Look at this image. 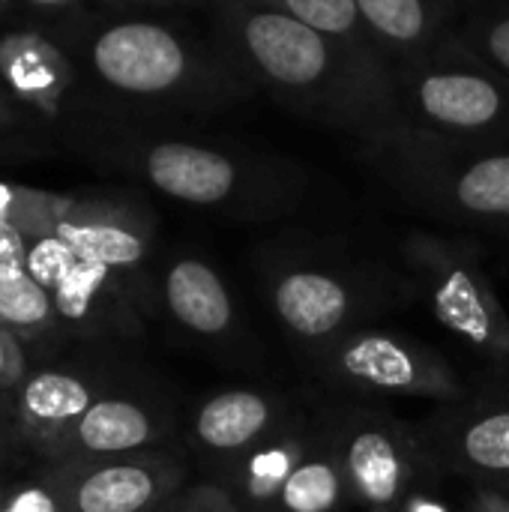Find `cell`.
Returning a JSON list of instances; mask_svg holds the SVG:
<instances>
[{"label": "cell", "instance_id": "1", "mask_svg": "<svg viewBox=\"0 0 509 512\" xmlns=\"http://www.w3.org/2000/svg\"><path fill=\"white\" fill-rule=\"evenodd\" d=\"M213 36L255 93L357 144L399 123L393 66L258 0H213Z\"/></svg>", "mask_w": 509, "mask_h": 512}, {"label": "cell", "instance_id": "2", "mask_svg": "<svg viewBox=\"0 0 509 512\" xmlns=\"http://www.w3.org/2000/svg\"><path fill=\"white\" fill-rule=\"evenodd\" d=\"M87 63L111 96L159 117L204 120L255 96L216 36L159 18L102 24L87 42Z\"/></svg>", "mask_w": 509, "mask_h": 512}, {"label": "cell", "instance_id": "3", "mask_svg": "<svg viewBox=\"0 0 509 512\" xmlns=\"http://www.w3.org/2000/svg\"><path fill=\"white\" fill-rule=\"evenodd\" d=\"M120 159L156 192L237 222L285 219L309 195V174L294 159L237 141L132 138L120 147Z\"/></svg>", "mask_w": 509, "mask_h": 512}, {"label": "cell", "instance_id": "4", "mask_svg": "<svg viewBox=\"0 0 509 512\" xmlns=\"http://www.w3.org/2000/svg\"><path fill=\"white\" fill-rule=\"evenodd\" d=\"M360 153L423 216L509 237V147L444 141L396 123L363 141Z\"/></svg>", "mask_w": 509, "mask_h": 512}, {"label": "cell", "instance_id": "5", "mask_svg": "<svg viewBox=\"0 0 509 512\" xmlns=\"http://www.w3.org/2000/svg\"><path fill=\"white\" fill-rule=\"evenodd\" d=\"M261 285L285 336L312 357L393 306L390 282L378 267L321 243L270 246Z\"/></svg>", "mask_w": 509, "mask_h": 512}, {"label": "cell", "instance_id": "6", "mask_svg": "<svg viewBox=\"0 0 509 512\" xmlns=\"http://www.w3.org/2000/svg\"><path fill=\"white\" fill-rule=\"evenodd\" d=\"M393 87L402 126L459 144L509 147V75L453 33L393 63Z\"/></svg>", "mask_w": 509, "mask_h": 512}, {"label": "cell", "instance_id": "7", "mask_svg": "<svg viewBox=\"0 0 509 512\" xmlns=\"http://www.w3.org/2000/svg\"><path fill=\"white\" fill-rule=\"evenodd\" d=\"M399 255L435 321L498 372H509V315L483 267L480 243L474 237L408 231Z\"/></svg>", "mask_w": 509, "mask_h": 512}, {"label": "cell", "instance_id": "8", "mask_svg": "<svg viewBox=\"0 0 509 512\" xmlns=\"http://www.w3.org/2000/svg\"><path fill=\"white\" fill-rule=\"evenodd\" d=\"M315 375L336 390L372 396H411L447 405L471 387L432 345L381 327H357L312 357Z\"/></svg>", "mask_w": 509, "mask_h": 512}, {"label": "cell", "instance_id": "9", "mask_svg": "<svg viewBox=\"0 0 509 512\" xmlns=\"http://www.w3.org/2000/svg\"><path fill=\"white\" fill-rule=\"evenodd\" d=\"M324 420L357 507L399 512L423 477L435 471L417 429L387 411L351 405L327 411Z\"/></svg>", "mask_w": 509, "mask_h": 512}, {"label": "cell", "instance_id": "10", "mask_svg": "<svg viewBox=\"0 0 509 512\" xmlns=\"http://www.w3.org/2000/svg\"><path fill=\"white\" fill-rule=\"evenodd\" d=\"M27 270L48 291L57 321L78 333H132L147 303L141 276L78 258L57 234L27 240Z\"/></svg>", "mask_w": 509, "mask_h": 512}, {"label": "cell", "instance_id": "11", "mask_svg": "<svg viewBox=\"0 0 509 512\" xmlns=\"http://www.w3.org/2000/svg\"><path fill=\"white\" fill-rule=\"evenodd\" d=\"M414 429L435 471L474 489L509 492V384L468 390L432 408Z\"/></svg>", "mask_w": 509, "mask_h": 512}, {"label": "cell", "instance_id": "12", "mask_svg": "<svg viewBox=\"0 0 509 512\" xmlns=\"http://www.w3.org/2000/svg\"><path fill=\"white\" fill-rule=\"evenodd\" d=\"M54 465L66 480L69 512H159L189 486L186 465L159 450Z\"/></svg>", "mask_w": 509, "mask_h": 512}, {"label": "cell", "instance_id": "13", "mask_svg": "<svg viewBox=\"0 0 509 512\" xmlns=\"http://www.w3.org/2000/svg\"><path fill=\"white\" fill-rule=\"evenodd\" d=\"M297 414L300 411H294V405L276 390H216L192 411V447L222 477L261 444L276 438Z\"/></svg>", "mask_w": 509, "mask_h": 512}, {"label": "cell", "instance_id": "14", "mask_svg": "<svg viewBox=\"0 0 509 512\" xmlns=\"http://www.w3.org/2000/svg\"><path fill=\"white\" fill-rule=\"evenodd\" d=\"M54 234L84 261L141 276L153 252V216L123 198H66Z\"/></svg>", "mask_w": 509, "mask_h": 512}, {"label": "cell", "instance_id": "15", "mask_svg": "<svg viewBox=\"0 0 509 512\" xmlns=\"http://www.w3.org/2000/svg\"><path fill=\"white\" fill-rule=\"evenodd\" d=\"M171 420L141 399L99 396L66 432L36 447L48 462H81L141 453L168 435Z\"/></svg>", "mask_w": 509, "mask_h": 512}, {"label": "cell", "instance_id": "16", "mask_svg": "<svg viewBox=\"0 0 509 512\" xmlns=\"http://www.w3.org/2000/svg\"><path fill=\"white\" fill-rule=\"evenodd\" d=\"M162 300L171 318L201 342L240 348L243 318L222 273L201 255H180L162 276Z\"/></svg>", "mask_w": 509, "mask_h": 512}, {"label": "cell", "instance_id": "17", "mask_svg": "<svg viewBox=\"0 0 509 512\" xmlns=\"http://www.w3.org/2000/svg\"><path fill=\"white\" fill-rule=\"evenodd\" d=\"M0 81L24 105L57 117L75 84L72 57L36 30H9L0 36Z\"/></svg>", "mask_w": 509, "mask_h": 512}, {"label": "cell", "instance_id": "18", "mask_svg": "<svg viewBox=\"0 0 509 512\" xmlns=\"http://www.w3.org/2000/svg\"><path fill=\"white\" fill-rule=\"evenodd\" d=\"M390 66L447 36L480 0H357Z\"/></svg>", "mask_w": 509, "mask_h": 512}, {"label": "cell", "instance_id": "19", "mask_svg": "<svg viewBox=\"0 0 509 512\" xmlns=\"http://www.w3.org/2000/svg\"><path fill=\"white\" fill-rule=\"evenodd\" d=\"M348 507H357V501L327 420L318 417L297 468L264 512H345Z\"/></svg>", "mask_w": 509, "mask_h": 512}, {"label": "cell", "instance_id": "20", "mask_svg": "<svg viewBox=\"0 0 509 512\" xmlns=\"http://www.w3.org/2000/svg\"><path fill=\"white\" fill-rule=\"evenodd\" d=\"M96 399V387L72 372H33L18 384L15 426L33 447H42L66 432Z\"/></svg>", "mask_w": 509, "mask_h": 512}, {"label": "cell", "instance_id": "21", "mask_svg": "<svg viewBox=\"0 0 509 512\" xmlns=\"http://www.w3.org/2000/svg\"><path fill=\"white\" fill-rule=\"evenodd\" d=\"M309 432L312 420L297 414L276 438H270L243 462H237L228 474H222L219 486L237 501L243 512H264L297 468L309 444Z\"/></svg>", "mask_w": 509, "mask_h": 512}, {"label": "cell", "instance_id": "22", "mask_svg": "<svg viewBox=\"0 0 509 512\" xmlns=\"http://www.w3.org/2000/svg\"><path fill=\"white\" fill-rule=\"evenodd\" d=\"M0 324L15 336L54 330L57 312L48 291L27 270V237L0 225Z\"/></svg>", "mask_w": 509, "mask_h": 512}, {"label": "cell", "instance_id": "23", "mask_svg": "<svg viewBox=\"0 0 509 512\" xmlns=\"http://www.w3.org/2000/svg\"><path fill=\"white\" fill-rule=\"evenodd\" d=\"M264 6H273L297 21H303L306 27L366 54L375 60H387V54L378 48L363 12L357 0H258ZM390 63V60H387Z\"/></svg>", "mask_w": 509, "mask_h": 512}, {"label": "cell", "instance_id": "24", "mask_svg": "<svg viewBox=\"0 0 509 512\" xmlns=\"http://www.w3.org/2000/svg\"><path fill=\"white\" fill-rule=\"evenodd\" d=\"M66 198L69 195L0 180V225L15 228L27 240L54 234L57 219L66 207Z\"/></svg>", "mask_w": 509, "mask_h": 512}, {"label": "cell", "instance_id": "25", "mask_svg": "<svg viewBox=\"0 0 509 512\" xmlns=\"http://www.w3.org/2000/svg\"><path fill=\"white\" fill-rule=\"evenodd\" d=\"M450 33L477 57L509 75V0H480Z\"/></svg>", "mask_w": 509, "mask_h": 512}, {"label": "cell", "instance_id": "26", "mask_svg": "<svg viewBox=\"0 0 509 512\" xmlns=\"http://www.w3.org/2000/svg\"><path fill=\"white\" fill-rule=\"evenodd\" d=\"M0 512H69L66 480L51 462L39 477L18 480L0 489Z\"/></svg>", "mask_w": 509, "mask_h": 512}, {"label": "cell", "instance_id": "27", "mask_svg": "<svg viewBox=\"0 0 509 512\" xmlns=\"http://www.w3.org/2000/svg\"><path fill=\"white\" fill-rule=\"evenodd\" d=\"M159 512H243L219 483H189Z\"/></svg>", "mask_w": 509, "mask_h": 512}, {"label": "cell", "instance_id": "28", "mask_svg": "<svg viewBox=\"0 0 509 512\" xmlns=\"http://www.w3.org/2000/svg\"><path fill=\"white\" fill-rule=\"evenodd\" d=\"M24 369H27V363H24V351L18 345V336L6 324H0V390L21 384Z\"/></svg>", "mask_w": 509, "mask_h": 512}, {"label": "cell", "instance_id": "29", "mask_svg": "<svg viewBox=\"0 0 509 512\" xmlns=\"http://www.w3.org/2000/svg\"><path fill=\"white\" fill-rule=\"evenodd\" d=\"M465 512H509V492L501 489H474Z\"/></svg>", "mask_w": 509, "mask_h": 512}, {"label": "cell", "instance_id": "30", "mask_svg": "<svg viewBox=\"0 0 509 512\" xmlns=\"http://www.w3.org/2000/svg\"><path fill=\"white\" fill-rule=\"evenodd\" d=\"M117 6H153V9H180V6H213V0H111Z\"/></svg>", "mask_w": 509, "mask_h": 512}, {"label": "cell", "instance_id": "31", "mask_svg": "<svg viewBox=\"0 0 509 512\" xmlns=\"http://www.w3.org/2000/svg\"><path fill=\"white\" fill-rule=\"evenodd\" d=\"M24 3L39 6V9H69V6H75L81 0H24Z\"/></svg>", "mask_w": 509, "mask_h": 512}, {"label": "cell", "instance_id": "32", "mask_svg": "<svg viewBox=\"0 0 509 512\" xmlns=\"http://www.w3.org/2000/svg\"><path fill=\"white\" fill-rule=\"evenodd\" d=\"M18 3H24V0H0V21H3V18H9V15L15 12V6H18Z\"/></svg>", "mask_w": 509, "mask_h": 512}, {"label": "cell", "instance_id": "33", "mask_svg": "<svg viewBox=\"0 0 509 512\" xmlns=\"http://www.w3.org/2000/svg\"><path fill=\"white\" fill-rule=\"evenodd\" d=\"M0 453H3V438H0Z\"/></svg>", "mask_w": 509, "mask_h": 512}]
</instances>
